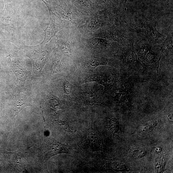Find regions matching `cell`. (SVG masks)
<instances>
[{"instance_id":"obj_1","label":"cell","mask_w":173,"mask_h":173,"mask_svg":"<svg viewBox=\"0 0 173 173\" xmlns=\"http://www.w3.org/2000/svg\"><path fill=\"white\" fill-rule=\"evenodd\" d=\"M131 19V25L136 34L135 41L158 46L165 40V36L156 28V23L143 15L137 14Z\"/></svg>"},{"instance_id":"obj_2","label":"cell","mask_w":173,"mask_h":173,"mask_svg":"<svg viewBox=\"0 0 173 173\" xmlns=\"http://www.w3.org/2000/svg\"><path fill=\"white\" fill-rule=\"evenodd\" d=\"M130 24V23H122L104 28L101 30L100 36L118 42L122 46L134 44L136 34Z\"/></svg>"},{"instance_id":"obj_3","label":"cell","mask_w":173,"mask_h":173,"mask_svg":"<svg viewBox=\"0 0 173 173\" xmlns=\"http://www.w3.org/2000/svg\"><path fill=\"white\" fill-rule=\"evenodd\" d=\"M134 44L122 46L116 57L122 68L137 72H143L149 68L139 59L135 51Z\"/></svg>"},{"instance_id":"obj_4","label":"cell","mask_w":173,"mask_h":173,"mask_svg":"<svg viewBox=\"0 0 173 173\" xmlns=\"http://www.w3.org/2000/svg\"><path fill=\"white\" fill-rule=\"evenodd\" d=\"M84 82H96L103 86L105 90L108 93L118 90V87L121 83L118 77L111 72L91 76Z\"/></svg>"},{"instance_id":"obj_5","label":"cell","mask_w":173,"mask_h":173,"mask_svg":"<svg viewBox=\"0 0 173 173\" xmlns=\"http://www.w3.org/2000/svg\"><path fill=\"white\" fill-rule=\"evenodd\" d=\"M39 149L40 151L43 153L42 159L45 161L58 154H70L69 150L66 145L54 139H49L45 141Z\"/></svg>"},{"instance_id":"obj_6","label":"cell","mask_w":173,"mask_h":173,"mask_svg":"<svg viewBox=\"0 0 173 173\" xmlns=\"http://www.w3.org/2000/svg\"><path fill=\"white\" fill-rule=\"evenodd\" d=\"M121 88L118 92H115V99L117 103L122 108H131L134 95L133 84L131 83H121Z\"/></svg>"},{"instance_id":"obj_7","label":"cell","mask_w":173,"mask_h":173,"mask_svg":"<svg viewBox=\"0 0 173 173\" xmlns=\"http://www.w3.org/2000/svg\"><path fill=\"white\" fill-rule=\"evenodd\" d=\"M158 46L153 45L147 54L143 63L149 68L155 70L158 73L160 61L161 56Z\"/></svg>"},{"instance_id":"obj_8","label":"cell","mask_w":173,"mask_h":173,"mask_svg":"<svg viewBox=\"0 0 173 173\" xmlns=\"http://www.w3.org/2000/svg\"><path fill=\"white\" fill-rule=\"evenodd\" d=\"M101 65H110L122 67L120 62H115L106 58H98L94 59L85 61L83 63V66L85 69H95L97 67Z\"/></svg>"},{"instance_id":"obj_9","label":"cell","mask_w":173,"mask_h":173,"mask_svg":"<svg viewBox=\"0 0 173 173\" xmlns=\"http://www.w3.org/2000/svg\"><path fill=\"white\" fill-rule=\"evenodd\" d=\"M173 31H171L167 34L164 41L158 45L159 51L163 53L167 58L172 60L173 58Z\"/></svg>"},{"instance_id":"obj_10","label":"cell","mask_w":173,"mask_h":173,"mask_svg":"<svg viewBox=\"0 0 173 173\" xmlns=\"http://www.w3.org/2000/svg\"><path fill=\"white\" fill-rule=\"evenodd\" d=\"M25 96L23 94L14 95L12 101V108L15 117L25 108L30 106Z\"/></svg>"},{"instance_id":"obj_11","label":"cell","mask_w":173,"mask_h":173,"mask_svg":"<svg viewBox=\"0 0 173 173\" xmlns=\"http://www.w3.org/2000/svg\"><path fill=\"white\" fill-rule=\"evenodd\" d=\"M86 141V146L92 151L100 150L102 148L101 141L97 134L94 132H89Z\"/></svg>"},{"instance_id":"obj_12","label":"cell","mask_w":173,"mask_h":173,"mask_svg":"<svg viewBox=\"0 0 173 173\" xmlns=\"http://www.w3.org/2000/svg\"><path fill=\"white\" fill-rule=\"evenodd\" d=\"M80 97L84 104L89 105L97 104L101 101L99 97L90 91L82 93Z\"/></svg>"},{"instance_id":"obj_13","label":"cell","mask_w":173,"mask_h":173,"mask_svg":"<svg viewBox=\"0 0 173 173\" xmlns=\"http://www.w3.org/2000/svg\"><path fill=\"white\" fill-rule=\"evenodd\" d=\"M46 60H33V69L32 79L36 80L41 76L43 67L45 64Z\"/></svg>"},{"instance_id":"obj_14","label":"cell","mask_w":173,"mask_h":173,"mask_svg":"<svg viewBox=\"0 0 173 173\" xmlns=\"http://www.w3.org/2000/svg\"><path fill=\"white\" fill-rule=\"evenodd\" d=\"M167 157L166 154H164L156 158L154 162L156 172H162L164 171Z\"/></svg>"},{"instance_id":"obj_15","label":"cell","mask_w":173,"mask_h":173,"mask_svg":"<svg viewBox=\"0 0 173 173\" xmlns=\"http://www.w3.org/2000/svg\"><path fill=\"white\" fill-rule=\"evenodd\" d=\"M109 122L110 130L114 133L117 132L119 129V125L116 119L115 118H111Z\"/></svg>"},{"instance_id":"obj_16","label":"cell","mask_w":173,"mask_h":173,"mask_svg":"<svg viewBox=\"0 0 173 173\" xmlns=\"http://www.w3.org/2000/svg\"><path fill=\"white\" fill-rule=\"evenodd\" d=\"M56 121L64 131L70 134L72 133V129L66 122L60 120H56Z\"/></svg>"},{"instance_id":"obj_17","label":"cell","mask_w":173,"mask_h":173,"mask_svg":"<svg viewBox=\"0 0 173 173\" xmlns=\"http://www.w3.org/2000/svg\"><path fill=\"white\" fill-rule=\"evenodd\" d=\"M49 101L50 102L51 107L54 109L57 110L60 109V104L56 99L51 97Z\"/></svg>"},{"instance_id":"obj_18","label":"cell","mask_w":173,"mask_h":173,"mask_svg":"<svg viewBox=\"0 0 173 173\" xmlns=\"http://www.w3.org/2000/svg\"><path fill=\"white\" fill-rule=\"evenodd\" d=\"M121 163H113L112 166L114 170L117 171H123L126 169L125 165Z\"/></svg>"},{"instance_id":"obj_19","label":"cell","mask_w":173,"mask_h":173,"mask_svg":"<svg viewBox=\"0 0 173 173\" xmlns=\"http://www.w3.org/2000/svg\"><path fill=\"white\" fill-rule=\"evenodd\" d=\"M64 90L65 93L68 95L71 94L72 89L68 82L66 81L64 84Z\"/></svg>"},{"instance_id":"obj_20","label":"cell","mask_w":173,"mask_h":173,"mask_svg":"<svg viewBox=\"0 0 173 173\" xmlns=\"http://www.w3.org/2000/svg\"><path fill=\"white\" fill-rule=\"evenodd\" d=\"M60 64L59 63L55 62L53 66L52 69L54 72H58L60 69Z\"/></svg>"},{"instance_id":"obj_21","label":"cell","mask_w":173,"mask_h":173,"mask_svg":"<svg viewBox=\"0 0 173 173\" xmlns=\"http://www.w3.org/2000/svg\"><path fill=\"white\" fill-rule=\"evenodd\" d=\"M167 118L168 121L171 122H173V113H171L169 114L167 116Z\"/></svg>"},{"instance_id":"obj_22","label":"cell","mask_w":173,"mask_h":173,"mask_svg":"<svg viewBox=\"0 0 173 173\" xmlns=\"http://www.w3.org/2000/svg\"><path fill=\"white\" fill-rule=\"evenodd\" d=\"M2 104L1 102H0V117H1L2 115Z\"/></svg>"}]
</instances>
